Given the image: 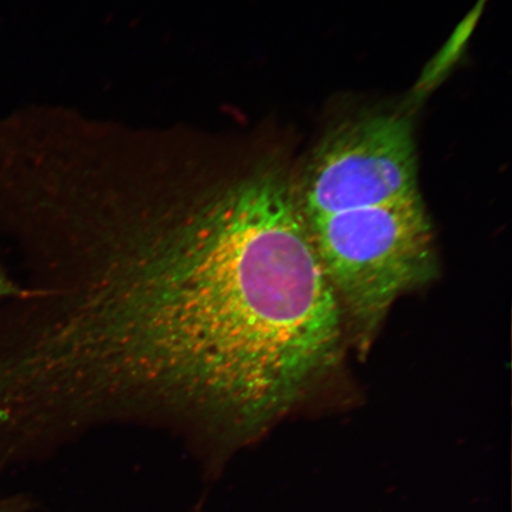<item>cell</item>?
<instances>
[{
	"label": "cell",
	"instance_id": "4",
	"mask_svg": "<svg viewBox=\"0 0 512 512\" xmlns=\"http://www.w3.org/2000/svg\"><path fill=\"white\" fill-rule=\"evenodd\" d=\"M14 508H12V503L8 502H0V512H14Z\"/></svg>",
	"mask_w": 512,
	"mask_h": 512
},
{
	"label": "cell",
	"instance_id": "1",
	"mask_svg": "<svg viewBox=\"0 0 512 512\" xmlns=\"http://www.w3.org/2000/svg\"><path fill=\"white\" fill-rule=\"evenodd\" d=\"M42 230L29 357L75 427L159 422L226 456L258 437L323 337L328 285L291 179L230 174L219 139L104 147L57 189Z\"/></svg>",
	"mask_w": 512,
	"mask_h": 512
},
{
	"label": "cell",
	"instance_id": "2",
	"mask_svg": "<svg viewBox=\"0 0 512 512\" xmlns=\"http://www.w3.org/2000/svg\"><path fill=\"white\" fill-rule=\"evenodd\" d=\"M293 185L304 217L420 194L411 124L377 114L338 126Z\"/></svg>",
	"mask_w": 512,
	"mask_h": 512
},
{
	"label": "cell",
	"instance_id": "3",
	"mask_svg": "<svg viewBox=\"0 0 512 512\" xmlns=\"http://www.w3.org/2000/svg\"><path fill=\"white\" fill-rule=\"evenodd\" d=\"M29 290H24L12 280L8 273L5 272L2 264H0V300L6 298L27 299Z\"/></svg>",
	"mask_w": 512,
	"mask_h": 512
}]
</instances>
